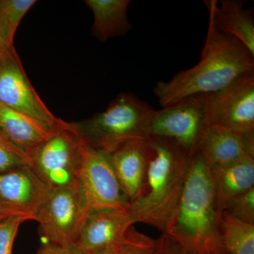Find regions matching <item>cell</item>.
Segmentation results:
<instances>
[{
    "instance_id": "cell-8",
    "label": "cell",
    "mask_w": 254,
    "mask_h": 254,
    "mask_svg": "<svg viewBox=\"0 0 254 254\" xmlns=\"http://www.w3.org/2000/svg\"><path fill=\"white\" fill-rule=\"evenodd\" d=\"M0 104L30 119L47 134L54 131L61 121L32 86L14 46L0 59Z\"/></svg>"
},
{
    "instance_id": "cell-23",
    "label": "cell",
    "mask_w": 254,
    "mask_h": 254,
    "mask_svg": "<svg viewBox=\"0 0 254 254\" xmlns=\"http://www.w3.org/2000/svg\"><path fill=\"white\" fill-rule=\"evenodd\" d=\"M28 220L26 217L9 216L0 222V254H11L18 229Z\"/></svg>"
},
{
    "instance_id": "cell-3",
    "label": "cell",
    "mask_w": 254,
    "mask_h": 254,
    "mask_svg": "<svg viewBox=\"0 0 254 254\" xmlns=\"http://www.w3.org/2000/svg\"><path fill=\"white\" fill-rule=\"evenodd\" d=\"M144 185L127 211L133 223L142 222L163 233L180 200L191 157L167 140L148 138Z\"/></svg>"
},
{
    "instance_id": "cell-29",
    "label": "cell",
    "mask_w": 254,
    "mask_h": 254,
    "mask_svg": "<svg viewBox=\"0 0 254 254\" xmlns=\"http://www.w3.org/2000/svg\"><path fill=\"white\" fill-rule=\"evenodd\" d=\"M5 218H6V217L3 216L2 215H1V214H0V222L2 221V220H4Z\"/></svg>"
},
{
    "instance_id": "cell-20",
    "label": "cell",
    "mask_w": 254,
    "mask_h": 254,
    "mask_svg": "<svg viewBox=\"0 0 254 254\" xmlns=\"http://www.w3.org/2000/svg\"><path fill=\"white\" fill-rule=\"evenodd\" d=\"M36 3L35 0H0V34L10 46H14L21 19Z\"/></svg>"
},
{
    "instance_id": "cell-2",
    "label": "cell",
    "mask_w": 254,
    "mask_h": 254,
    "mask_svg": "<svg viewBox=\"0 0 254 254\" xmlns=\"http://www.w3.org/2000/svg\"><path fill=\"white\" fill-rule=\"evenodd\" d=\"M222 212L215 203L210 167L197 152L190 158L181 196L163 233L185 254H227Z\"/></svg>"
},
{
    "instance_id": "cell-30",
    "label": "cell",
    "mask_w": 254,
    "mask_h": 254,
    "mask_svg": "<svg viewBox=\"0 0 254 254\" xmlns=\"http://www.w3.org/2000/svg\"><path fill=\"white\" fill-rule=\"evenodd\" d=\"M119 254H120V252H119Z\"/></svg>"
},
{
    "instance_id": "cell-10",
    "label": "cell",
    "mask_w": 254,
    "mask_h": 254,
    "mask_svg": "<svg viewBox=\"0 0 254 254\" xmlns=\"http://www.w3.org/2000/svg\"><path fill=\"white\" fill-rule=\"evenodd\" d=\"M30 165L0 173V214L4 217L35 216L50 191Z\"/></svg>"
},
{
    "instance_id": "cell-7",
    "label": "cell",
    "mask_w": 254,
    "mask_h": 254,
    "mask_svg": "<svg viewBox=\"0 0 254 254\" xmlns=\"http://www.w3.org/2000/svg\"><path fill=\"white\" fill-rule=\"evenodd\" d=\"M90 208L79 182L55 189L43 201L35 216L40 232L48 242L76 245Z\"/></svg>"
},
{
    "instance_id": "cell-12",
    "label": "cell",
    "mask_w": 254,
    "mask_h": 254,
    "mask_svg": "<svg viewBox=\"0 0 254 254\" xmlns=\"http://www.w3.org/2000/svg\"><path fill=\"white\" fill-rule=\"evenodd\" d=\"M133 224L127 210L91 209L76 246L84 254L118 248L125 243L127 231Z\"/></svg>"
},
{
    "instance_id": "cell-5",
    "label": "cell",
    "mask_w": 254,
    "mask_h": 254,
    "mask_svg": "<svg viewBox=\"0 0 254 254\" xmlns=\"http://www.w3.org/2000/svg\"><path fill=\"white\" fill-rule=\"evenodd\" d=\"M213 120V94L190 95L161 110H153L147 125V137L173 142L192 157Z\"/></svg>"
},
{
    "instance_id": "cell-26",
    "label": "cell",
    "mask_w": 254,
    "mask_h": 254,
    "mask_svg": "<svg viewBox=\"0 0 254 254\" xmlns=\"http://www.w3.org/2000/svg\"><path fill=\"white\" fill-rule=\"evenodd\" d=\"M36 254H84L76 245H60L48 242Z\"/></svg>"
},
{
    "instance_id": "cell-16",
    "label": "cell",
    "mask_w": 254,
    "mask_h": 254,
    "mask_svg": "<svg viewBox=\"0 0 254 254\" xmlns=\"http://www.w3.org/2000/svg\"><path fill=\"white\" fill-rule=\"evenodd\" d=\"M212 13L216 27L222 33L234 37L254 56V18L253 8L244 9L240 0L205 1Z\"/></svg>"
},
{
    "instance_id": "cell-27",
    "label": "cell",
    "mask_w": 254,
    "mask_h": 254,
    "mask_svg": "<svg viewBox=\"0 0 254 254\" xmlns=\"http://www.w3.org/2000/svg\"><path fill=\"white\" fill-rule=\"evenodd\" d=\"M10 46H10V45L8 44V43L5 41L3 37L1 36V35L0 34V59H1V57L3 56L5 52L6 51V50H7Z\"/></svg>"
},
{
    "instance_id": "cell-17",
    "label": "cell",
    "mask_w": 254,
    "mask_h": 254,
    "mask_svg": "<svg viewBox=\"0 0 254 254\" xmlns=\"http://www.w3.org/2000/svg\"><path fill=\"white\" fill-rule=\"evenodd\" d=\"M94 20L92 36L100 42L126 35L132 28L128 18L130 0H86Z\"/></svg>"
},
{
    "instance_id": "cell-24",
    "label": "cell",
    "mask_w": 254,
    "mask_h": 254,
    "mask_svg": "<svg viewBox=\"0 0 254 254\" xmlns=\"http://www.w3.org/2000/svg\"><path fill=\"white\" fill-rule=\"evenodd\" d=\"M30 165L29 158L0 134V173L18 168Z\"/></svg>"
},
{
    "instance_id": "cell-11",
    "label": "cell",
    "mask_w": 254,
    "mask_h": 254,
    "mask_svg": "<svg viewBox=\"0 0 254 254\" xmlns=\"http://www.w3.org/2000/svg\"><path fill=\"white\" fill-rule=\"evenodd\" d=\"M213 124L244 136H254V70L213 93Z\"/></svg>"
},
{
    "instance_id": "cell-15",
    "label": "cell",
    "mask_w": 254,
    "mask_h": 254,
    "mask_svg": "<svg viewBox=\"0 0 254 254\" xmlns=\"http://www.w3.org/2000/svg\"><path fill=\"white\" fill-rule=\"evenodd\" d=\"M210 172L215 203L220 211L226 210L235 198L254 188V157L210 168Z\"/></svg>"
},
{
    "instance_id": "cell-4",
    "label": "cell",
    "mask_w": 254,
    "mask_h": 254,
    "mask_svg": "<svg viewBox=\"0 0 254 254\" xmlns=\"http://www.w3.org/2000/svg\"><path fill=\"white\" fill-rule=\"evenodd\" d=\"M153 110L136 95L121 93L103 113L70 124L85 145L110 155L128 142L147 138V125Z\"/></svg>"
},
{
    "instance_id": "cell-22",
    "label": "cell",
    "mask_w": 254,
    "mask_h": 254,
    "mask_svg": "<svg viewBox=\"0 0 254 254\" xmlns=\"http://www.w3.org/2000/svg\"><path fill=\"white\" fill-rule=\"evenodd\" d=\"M225 211L240 221L254 225V188L235 198Z\"/></svg>"
},
{
    "instance_id": "cell-19",
    "label": "cell",
    "mask_w": 254,
    "mask_h": 254,
    "mask_svg": "<svg viewBox=\"0 0 254 254\" xmlns=\"http://www.w3.org/2000/svg\"><path fill=\"white\" fill-rule=\"evenodd\" d=\"M222 240L227 254H254V225L237 220L227 211L220 217Z\"/></svg>"
},
{
    "instance_id": "cell-1",
    "label": "cell",
    "mask_w": 254,
    "mask_h": 254,
    "mask_svg": "<svg viewBox=\"0 0 254 254\" xmlns=\"http://www.w3.org/2000/svg\"><path fill=\"white\" fill-rule=\"evenodd\" d=\"M208 13V31L199 63L155 85L153 93L162 108L190 95L218 93L254 70V55L236 38L220 31L213 14Z\"/></svg>"
},
{
    "instance_id": "cell-21",
    "label": "cell",
    "mask_w": 254,
    "mask_h": 254,
    "mask_svg": "<svg viewBox=\"0 0 254 254\" xmlns=\"http://www.w3.org/2000/svg\"><path fill=\"white\" fill-rule=\"evenodd\" d=\"M155 241L131 226L127 231L126 240L120 247L119 254H153Z\"/></svg>"
},
{
    "instance_id": "cell-9",
    "label": "cell",
    "mask_w": 254,
    "mask_h": 254,
    "mask_svg": "<svg viewBox=\"0 0 254 254\" xmlns=\"http://www.w3.org/2000/svg\"><path fill=\"white\" fill-rule=\"evenodd\" d=\"M78 182L90 210L128 209L129 203L114 171L109 155L84 144Z\"/></svg>"
},
{
    "instance_id": "cell-14",
    "label": "cell",
    "mask_w": 254,
    "mask_h": 254,
    "mask_svg": "<svg viewBox=\"0 0 254 254\" xmlns=\"http://www.w3.org/2000/svg\"><path fill=\"white\" fill-rule=\"evenodd\" d=\"M148 150L147 137L128 142L109 155L114 171L129 203L138 198L144 185Z\"/></svg>"
},
{
    "instance_id": "cell-6",
    "label": "cell",
    "mask_w": 254,
    "mask_h": 254,
    "mask_svg": "<svg viewBox=\"0 0 254 254\" xmlns=\"http://www.w3.org/2000/svg\"><path fill=\"white\" fill-rule=\"evenodd\" d=\"M84 143L70 123L62 120L29 156L30 166L51 190L78 182Z\"/></svg>"
},
{
    "instance_id": "cell-13",
    "label": "cell",
    "mask_w": 254,
    "mask_h": 254,
    "mask_svg": "<svg viewBox=\"0 0 254 254\" xmlns=\"http://www.w3.org/2000/svg\"><path fill=\"white\" fill-rule=\"evenodd\" d=\"M198 152L210 168L254 157V136H244L212 124L203 133Z\"/></svg>"
},
{
    "instance_id": "cell-18",
    "label": "cell",
    "mask_w": 254,
    "mask_h": 254,
    "mask_svg": "<svg viewBox=\"0 0 254 254\" xmlns=\"http://www.w3.org/2000/svg\"><path fill=\"white\" fill-rule=\"evenodd\" d=\"M0 134L28 158L49 135L30 119L1 104Z\"/></svg>"
},
{
    "instance_id": "cell-28",
    "label": "cell",
    "mask_w": 254,
    "mask_h": 254,
    "mask_svg": "<svg viewBox=\"0 0 254 254\" xmlns=\"http://www.w3.org/2000/svg\"><path fill=\"white\" fill-rule=\"evenodd\" d=\"M120 247H118V248L110 249V250L102 251V252H96V253L91 254H119Z\"/></svg>"
},
{
    "instance_id": "cell-25",
    "label": "cell",
    "mask_w": 254,
    "mask_h": 254,
    "mask_svg": "<svg viewBox=\"0 0 254 254\" xmlns=\"http://www.w3.org/2000/svg\"><path fill=\"white\" fill-rule=\"evenodd\" d=\"M153 254H185L178 245L165 233L155 241Z\"/></svg>"
}]
</instances>
